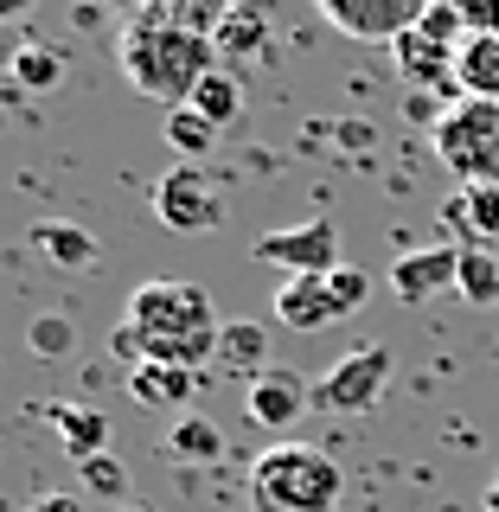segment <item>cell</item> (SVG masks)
<instances>
[{
  "instance_id": "8fae6325",
  "label": "cell",
  "mask_w": 499,
  "mask_h": 512,
  "mask_svg": "<svg viewBox=\"0 0 499 512\" xmlns=\"http://www.w3.org/2000/svg\"><path fill=\"white\" fill-rule=\"evenodd\" d=\"M391 64L404 71V84H416L423 96H436V90H448L455 84V64H461V45H448V39H436L423 20H416L404 39L391 45Z\"/></svg>"
},
{
  "instance_id": "ba28073f",
  "label": "cell",
  "mask_w": 499,
  "mask_h": 512,
  "mask_svg": "<svg viewBox=\"0 0 499 512\" xmlns=\"http://www.w3.org/2000/svg\"><path fill=\"white\" fill-rule=\"evenodd\" d=\"M250 256L288 269V276H333L340 269V231H333V218H314V224H295V231L256 237Z\"/></svg>"
},
{
  "instance_id": "d6a6232c",
  "label": "cell",
  "mask_w": 499,
  "mask_h": 512,
  "mask_svg": "<svg viewBox=\"0 0 499 512\" xmlns=\"http://www.w3.org/2000/svg\"><path fill=\"white\" fill-rule=\"evenodd\" d=\"M122 512H154V506H122Z\"/></svg>"
},
{
  "instance_id": "ffe728a7",
  "label": "cell",
  "mask_w": 499,
  "mask_h": 512,
  "mask_svg": "<svg viewBox=\"0 0 499 512\" xmlns=\"http://www.w3.org/2000/svg\"><path fill=\"white\" fill-rule=\"evenodd\" d=\"M186 109H199V116L212 122V128H231L237 116H244V84H237L231 71H212L199 90H192V103H186Z\"/></svg>"
},
{
  "instance_id": "7402d4cb",
  "label": "cell",
  "mask_w": 499,
  "mask_h": 512,
  "mask_svg": "<svg viewBox=\"0 0 499 512\" xmlns=\"http://www.w3.org/2000/svg\"><path fill=\"white\" fill-rule=\"evenodd\" d=\"M167 448L180 461H218L224 455V436H218V423H205V416H180L173 436H167Z\"/></svg>"
},
{
  "instance_id": "1f68e13d",
  "label": "cell",
  "mask_w": 499,
  "mask_h": 512,
  "mask_svg": "<svg viewBox=\"0 0 499 512\" xmlns=\"http://www.w3.org/2000/svg\"><path fill=\"white\" fill-rule=\"evenodd\" d=\"M13 7H20V0H0V20H7V13H13Z\"/></svg>"
},
{
  "instance_id": "8992f818",
  "label": "cell",
  "mask_w": 499,
  "mask_h": 512,
  "mask_svg": "<svg viewBox=\"0 0 499 512\" xmlns=\"http://www.w3.org/2000/svg\"><path fill=\"white\" fill-rule=\"evenodd\" d=\"M384 384H391V346H359V352H346V359L314 384V410L365 416V410H378Z\"/></svg>"
},
{
  "instance_id": "5bb4252c",
  "label": "cell",
  "mask_w": 499,
  "mask_h": 512,
  "mask_svg": "<svg viewBox=\"0 0 499 512\" xmlns=\"http://www.w3.org/2000/svg\"><path fill=\"white\" fill-rule=\"evenodd\" d=\"M45 416H52V436L64 442L71 461L109 455V416L103 410H90V404H45Z\"/></svg>"
},
{
  "instance_id": "4fadbf2b",
  "label": "cell",
  "mask_w": 499,
  "mask_h": 512,
  "mask_svg": "<svg viewBox=\"0 0 499 512\" xmlns=\"http://www.w3.org/2000/svg\"><path fill=\"white\" fill-rule=\"evenodd\" d=\"M218 372L224 378H244L256 384L269 372V327L263 320H224V333H218Z\"/></svg>"
},
{
  "instance_id": "7c38bea8",
  "label": "cell",
  "mask_w": 499,
  "mask_h": 512,
  "mask_svg": "<svg viewBox=\"0 0 499 512\" xmlns=\"http://www.w3.org/2000/svg\"><path fill=\"white\" fill-rule=\"evenodd\" d=\"M276 320H282V327H295V333L333 327V320H340V301H333L327 276H288L276 288Z\"/></svg>"
},
{
  "instance_id": "d4e9b609",
  "label": "cell",
  "mask_w": 499,
  "mask_h": 512,
  "mask_svg": "<svg viewBox=\"0 0 499 512\" xmlns=\"http://www.w3.org/2000/svg\"><path fill=\"white\" fill-rule=\"evenodd\" d=\"M77 474H84V493H96V500H109L116 506L122 493H128V468L116 455H96V461H77Z\"/></svg>"
},
{
  "instance_id": "cb8c5ba5",
  "label": "cell",
  "mask_w": 499,
  "mask_h": 512,
  "mask_svg": "<svg viewBox=\"0 0 499 512\" xmlns=\"http://www.w3.org/2000/svg\"><path fill=\"white\" fill-rule=\"evenodd\" d=\"M58 77H64V58L52 52V45L32 39V45H20V52H13V84H20V90H52Z\"/></svg>"
},
{
  "instance_id": "3957f363",
  "label": "cell",
  "mask_w": 499,
  "mask_h": 512,
  "mask_svg": "<svg viewBox=\"0 0 499 512\" xmlns=\"http://www.w3.org/2000/svg\"><path fill=\"white\" fill-rule=\"evenodd\" d=\"M340 461L308 442H276L250 468V512H333L340 506Z\"/></svg>"
},
{
  "instance_id": "7a4b0ae2",
  "label": "cell",
  "mask_w": 499,
  "mask_h": 512,
  "mask_svg": "<svg viewBox=\"0 0 499 512\" xmlns=\"http://www.w3.org/2000/svg\"><path fill=\"white\" fill-rule=\"evenodd\" d=\"M122 71L141 96H154V103H167V109H186L192 90H199L218 64H212V39H205L186 13L148 7L122 32Z\"/></svg>"
},
{
  "instance_id": "f546056e",
  "label": "cell",
  "mask_w": 499,
  "mask_h": 512,
  "mask_svg": "<svg viewBox=\"0 0 499 512\" xmlns=\"http://www.w3.org/2000/svg\"><path fill=\"white\" fill-rule=\"evenodd\" d=\"M340 148H352V154L372 148V128H365V122H340Z\"/></svg>"
},
{
  "instance_id": "277c9868",
  "label": "cell",
  "mask_w": 499,
  "mask_h": 512,
  "mask_svg": "<svg viewBox=\"0 0 499 512\" xmlns=\"http://www.w3.org/2000/svg\"><path fill=\"white\" fill-rule=\"evenodd\" d=\"M436 154L461 186H499V103L461 96L436 122Z\"/></svg>"
},
{
  "instance_id": "9c48e42d",
  "label": "cell",
  "mask_w": 499,
  "mask_h": 512,
  "mask_svg": "<svg viewBox=\"0 0 499 512\" xmlns=\"http://www.w3.org/2000/svg\"><path fill=\"white\" fill-rule=\"evenodd\" d=\"M461 282V244H429V250H404L391 263V295L410 301V308H423V301L448 295V288Z\"/></svg>"
},
{
  "instance_id": "4dcf8cb0",
  "label": "cell",
  "mask_w": 499,
  "mask_h": 512,
  "mask_svg": "<svg viewBox=\"0 0 499 512\" xmlns=\"http://www.w3.org/2000/svg\"><path fill=\"white\" fill-rule=\"evenodd\" d=\"M487 512H499V480H493V487H487Z\"/></svg>"
},
{
  "instance_id": "4316f807",
  "label": "cell",
  "mask_w": 499,
  "mask_h": 512,
  "mask_svg": "<svg viewBox=\"0 0 499 512\" xmlns=\"http://www.w3.org/2000/svg\"><path fill=\"white\" fill-rule=\"evenodd\" d=\"M32 352L39 359H64L71 352V320H32Z\"/></svg>"
},
{
  "instance_id": "5b68a950",
  "label": "cell",
  "mask_w": 499,
  "mask_h": 512,
  "mask_svg": "<svg viewBox=\"0 0 499 512\" xmlns=\"http://www.w3.org/2000/svg\"><path fill=\"white\" fill-rule=\"evenodd\" d=\"M154 218L167 224V231H186V237L218 231V218H224L218 180L199 167V160H180V167H167V173H160V186H154Z\"/></svg>"
},
{
  "instance_id": "603a6c76",
  "label": "cell",
  "mask_w": 499,
  "mask_h": 512,
  "mask_svg": "<svg viewBox=\"0 0 499 512\" xmlns=\"http://www.w3.org/2000/svg\"><path fill=\"white\" fill-rule=\"evenodd\" d=\"M160 135H167L173 154H212L218 148V128L205 122L199 109H167V128H160Z\"/></svg>"
},
{
  "instance_id": "9a60e30c",
  "label": "cell",
  "mask_w": 499,
  "mask_h": 512,
  "mask_svg": "<svg viewBox=\"0 0 499 512\" xmlns=\"http://www.w3.org/2000/svg\"><path fill=\"white\" fill-rule=\"evenodd\" d=\"M192 391H199V372H180V365H135L128 372V397L148 410H186Z\"/></svg>"
},
{
  "instance_id": "484cf974",
  "label": "cell",
  "mask_w": 499,
  "mask_h": 512,
  "mask_svg": "<svg viewBox=\"0 0 499 512\" xmlns=\"http://www.w3.org/2000/svg\"><path fill=\"white\" fill-rule=\"evenodd\" d=\"M327 288H333V301H340V320H346V314H359L365 301H372V276H365V269H352V263L333 269Z\"/></svg>"
},
{
  "instance_id": "e0dca14e",
  "label": "cell",
  "mask_w": 499,
  "mask_h": 512,
  "mask_svg": "<svg viewBox=\"0 0 499 512\" xmlns=\"http://www.w3.org/2000/svg\"><path fill=\"white\" fill-rule=\"evenodd\" d=\"M32 250H45V263L58 269H96V256H103L84 224H58V218L32 224Z\"/></svg>"
},
{
  "instance_id": "ac0fdd59",
  "label": "cell",
  "mask_w": 499,
  "mask_h": 512,
  "mask_svg": "<svg viewBox=\"0 0 499 512\" xmlns=\"http://www.w3.org/2000/svg\"><path fill=\"white\" fill-rule=\"evenodd\" d=\"M212 52H218V58H263V52H269V20H263V13H250V7L218 13Z\"/></svg>"
},
{
  "instance_id": "83f0119b",
  "label": "cell",
  "mask_w": 499,
  "mask_h": 512,
  "mask_svg": "<svg viewBox=\"0 0 499 512\" xmlns=\"http://www.w3.org/2000/svg\"><path fill=\"white\" fill-rule=\"evenodd\" d=\"M468 13V32H499V0H461Z\"/></svg>"
},
{
  "instance_id": "30bf717a",
  "label": "cell",
  "mask_w": 499,
  "mask_h": 512,
  "mask_svg": "<svg viewBox=\"0 0 499 512\" xmlns=\"http://www.w3.org/2000/svg\"><path fill=\"white\" fill-rule=\"evenodd\" d=\"M308 410H314V384L301 372H288V365H269L256 384H244V416L256 429H288Z\"/></svg>"
},
{
  "instance_id": "44dd1931",
  "label": "cell",
  "mask_w": 499,
  "mask_h": 512,
  "mask_svg": "<svg viewBox=\"0 0 499 512\" xmlns=\"http://www.w3.org/2000/svg\"><path fill=\"white\" fill-rule=\"evenodd\" d=\"M461 295L474 301V308H493L499 301V256L487 244H461Z\"/></svg>"
},
{
  "instance_id": "2e32d148",
  "label": "cell",
  "mask_w": 499,
  "mask_h": 512,
  "mask_svg": "<svg viewBox=\"0 0 499 512\" xmlns=\"http://www.w3.org/2000/svg\"><path fill=\"white\" fill-rule=\"evenodd\" d=\"M455 90L474 96V103H499V32H474V39L461 45Z\"/></svg>"
},
{
  "instance_id": "d6986e66",
  "label": "cell",
  "mask_w": 499,
  "mask_h": 512,
  "mask_svg": "<svg viewBox=\"0 0 499 512\" xmlns=\"http://www.w3.org/2000/svg\"><path fill=\"white\" fill-rule=\"evenodd\" d=\"M448 224L455 231H474V244H493L499 237V186H461L448 199Z\"/></svg>"
},
{
  "instance_id": "f1b7e54d",
  "label": "cell",
  "mask_w": 499,
  "mask_h": 512,
  "mask_svg": "<svg viewBox=\"0 0 499 512\" xmlns=\"http://www.w3.org/2000/svg\"><path fill=\"white\" fill-rule=\"evenodd\" d=\"M26 512H84V500H71V493H39Z\"/></svg>"
},
{
  "instance_id": "52a82bcc",
  "label": "cell",
  "mask_w": 499,
  "mask_h": 512,
  "mask_svg": "<svg viewBox=\"0 0 499 512\" xmlns=\"http://www.w3.org/2000/svg\"><path fill=\"white\" fill-rule=\"evenodd\" d=\"M320 20L359 45H397L423 20V0H320Z\"/></svg>"
},
{
  "instance_id": "6da1fadb",
  "label": "cell",
  "mask_w": 499,
  "mask_h": 512,
  "mask_svg": "<svg viewBox=\"0 0 499 512\" xmlns=\"http://www.w3.org/2000/svg\"><path fill=\"white\" fill-rule=\"evenodd\" d=\"M218 314H212V295L199 282H141L128 295V314L116 327V346L135 365H180V372H199L205 359L218 365Z\"/></svg>"
}]
</instances>
